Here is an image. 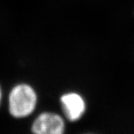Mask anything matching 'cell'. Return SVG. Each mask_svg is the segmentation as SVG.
<instances>
[{"instance_id":"1","label":"cell","mask_w":134,"mask_h":134,"mask_svg":"<svg viewBox=\"0 0 134 134\" xmlns=\"http://www.w3.org/2000/svg\"><path fill=\"white\" fill-rule=\"evenodd\" d=\"M37 104V95L27 84H19L11 90L9 96L10 114L16 118H23L33 112Z\"/></svg>"},{"instance_id":"2","label":"cell","mask_w":134,"mask_h":134,"mask_svg":"<svg viewBox=\"0 0 134 134\" xmlns=\"http://www.w3.org/2000/svg\"><path fill=\"white\" fill-rule=\"evenodd\" d=\"M65 123L60 115L53 113H43L32 125L34 134H64Z\"/></svg>"},{"instance_id":"5","label":"cell","mask_w":134,"mask_h":134,"mask_svg":"<svg viewBox=\"0 0 134 134\" xmlns=\"http://www.w3.org/2000/svg\"><path fill=\"white\" fill-rule=\"evenodd\" d=\"M87 134H90V133H87Z\"/></svg>"},{"instance_id":"3","label":"cell","mask_w":134,"mask_h":134,"mask_svg":"<svg viewBox=\"0 0 134 134\" xmlns=\"http://www.w3.org/2000/svg\"><path fill=\"white\" fill-rule=\"evenodd\" d=\"M62 109L66 119L70 121H76L81 119L86 110L84 98L76 92H68L60 98Z\"/></svg>"},{"instance_id":"4","label":"cell","mask_w":134,"mask_h":134,"mask_svg":"<svg viewBox=\"0 0 134 134\" xmlns=\"http://www.w3.org/2000/svg\"><path fill=\"white\" fill-rule=\"evenodd\" d=\"M1 99H2V90H1V88H0V102H1Z\"/></svg>"}]
</instances>
